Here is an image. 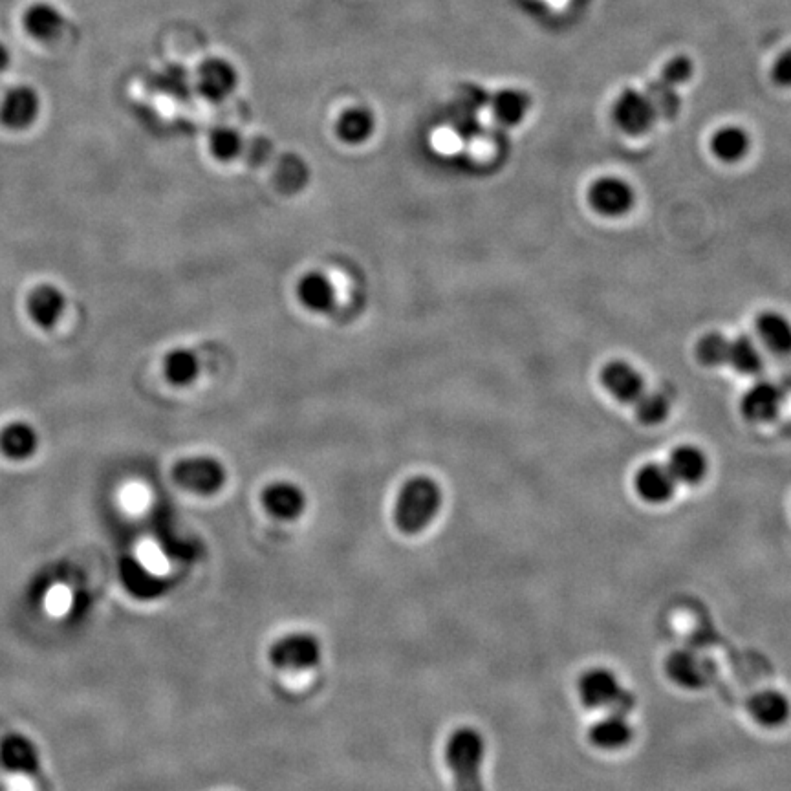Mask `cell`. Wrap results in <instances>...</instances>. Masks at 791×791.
I'll list each match as a JSON object with an SVG mask.
<instances>
[{
	"mask_svg": "<svg viewBox=\"0 0 791 791\" xmlns=\"http://www.w3.org/2000/svg\"><path fill=\"white\" fill-rule=\"evenodd\" d=\"M486 755V742L477 729L460 727L449 738L445 759L453 771L455 791H486L480 777L482 760Z\"/></svg>",
	"mask_w": 791,
	"mask_h": 791,
	"instance_id": "cell-1",
	"label": "cell"
},
{
	"mask_svg": "<svg viewBox=\"0 0 791 791\" xmlns=\"http://www.w3.org/2000/svg\"><path fill=\"white\" fill-rule=\"evenodd\" d=\"M442 504V491L438 484L427 477L409 480L401 489L394 519L403 533H420L433 521Z\"/></svg>",
	"mask_w": 791,
	"mask_h": 791,
	"instance_id": "cell-2",
	"label": "cell"
},
{
	"mask_svg": "<svg viewBox=\"0 0 791 791\" xmlns=\"http://www.w3.org/2000/svg\"><path fill=\"white\" fill-rule=\"evenodd\" d=\"M579 696L588 709H610L627 715L634 707V696L621 687L614 672L603 667L590 669L581 676Z\"/></svg>",
	"mask_w": 791,
	"mask_h": 791,
	"instance_id": "cell-3",
	"label": "cell"
},
{
	"mask_svg": "<svg viewBox=\"0 0 791 791\" xmlns=\"http://www.w3.org/2000/svg\"><path fill=\"white\" fill-rule=\"evenodd\" d=\"M693 72V61L685 55H678L665 65V68L661 70L660 77L643 90L647 94V98L651 99L654 110L658 114V120L660 118L663 120L676 118V114L680 110V96H678L676 88L687 83L693 77Z\"/></svg>",
	"mask_w": 791,
	"mask_h": 791,
	"instance_id": "cell-4",
	"label": "cell"
},
{
	"mask_svg": "<svg viewBox=\"0 0 791 791\" xmlns=\"http://www.w3.org/2000/svg\"><path fill=\"white\" fill-rule=\"evenodd\" d=\"M173 478L180 488L213 495L224 486L226 469L215 458H187L174 466Z\"/></svg>",
	"mask_w": 791,
	"mask_h": 791,
	"instance_id": "cell-5",
	"label": "cell"
},
{
	"mask_svg": "<svg viewBox=\"0 0 791 791\" xmlns=\"http://www.w3.org/2000/svg\"><path fill=\"white\" fill-rule=\"evenodd\" d=\"M612 118L621 131L627 132L630 136H640L649 132L658 120V114L645 92H640L636 88H627L616 99Z\"/></svg>",
	"mask_w": 791,
	"mask_h": 791,
	"instance_id": "cell-6",
	"label": "cell"
},
{
	"mask_svg": "<svg viewBox=\"0 0 791 791\" xmlns=\"http://www.w3.org/2000/svg\"><path fill=\"white\" fill-rule=\"evenodd\" d=\"M196 87L204 98L222 103L239 87V70L226 57H207L196 72Z\"/></svg>",
	"mask_w": 791,
	"mask_h": 791,
	"instance_id": "cell-7",
	"label": "cell"
},
{
	"mask_svg": "<svg viewBox=\"0 0 791 791\" xmlns=\"http://www.w3.org/2000/svg\"><path fill=\"white\" fill-rule=\"evenodd\" d=\"M319 643L308 634H292L273 645L270 660L282 671H306L319 661Z\"/></svg>",
	"mask_w": 791,
	"mask_h": 791,
	"instance_id": "cell-8",
	"label": "cell"
},
{
	"mask_svg": "<svg viewBox=\"0 0 791 791\" xmlns=\"http://www.w3.org/2000/svg\"><path fill=\"white\" fill-rule=\"evenodd\" d=\"M590 204L605 217H621L634 206V189L616 176L601 178L590 187Z\"/></svg>",
	"mask_w": 791,
	"mask_h": 791,
	"instance_id": "cell-9",
	"label": "cell"
},
{
	"mask_svg": "<svg viewBox=\"0 0 791 791\" xmlns=\"http://www.w3.org/2000/svg\"><path fill=\"white\" fill-rule=\"evenodd\" d=\"M41 110V99L32 87L11 88L0 105V121L13 131L32 127Z\"/></svg>",
	"mask_w": 791,
	"mask_h": 791,
	"instance_id": "cell-10",
	"label": "cell"
},
{
	"mask_svg": "<svg viewBox=\"0 0 791 791\" xmlns=\"http://www.w3.org/2000/svg\"><path fill=\"white\" fill-rule=\"evenodd\" d=\"M601 381L616 400L636 403L645 392V381L640 372L625 361H612L601 372Z\"/></svg>",
	"mask_w": 791,
	"mask_h": 791,
	"instance_id": "cell-11",
	"label": "cell"
},
{
	"mask_svg": "<svg viewBox=\"0 0 791 791\" xmlns=\"http://www.w3.org/2000/svg\"><path fill=\"white\" fill-rule=\"evenodd\" d=\"M667 674L672 682L680 685L683 689H700L704 687L711 671H709V663L698 656L696 652L687 651H674L671 656L667 658L665 663Z\"/></svg>",
	"mask_w": 791,
	"mask_h": 791,
	"instance_id": "cell-12",
	"label": "cell"
},
{
	"mask_svg": "<svg viewBox=\"0 0 791 791\" xmlns=\"http://www.w3.org/2000/svg\"><path fill=\"white\" fill-rule=\"evenodd\" d=\"M28 314L33 323L41 328H52L57 325L61 315L65 314V293L54 284H39L28 295Z\"/></svg>",
	"mask_w": 791,
	"mask_h": 791,
	"instance_id": "cell-13",
	"label": "cell"
},
{
	"mask_svg": "<svg viewBox=\"0 0 791 791\" xmlns=\"http://www.w3.org/2000/svg\"><path fill=\"white\" fill-rule=\"evenodd\" d=\"M782 401L784 394L781 389L770 381H762L746 392L742 400V412L751 422H770L781 412Z\"/></svg>",
	"mask_w": 791,
	"mask_h": 791,
	"instance_id": "cell-14",
	"label": "cell"
},
{
	"mask_svg": "<svg viewBox=\"0 0 791 791\" xmlns=\"http://www.w3.org/2000/svg\"><path fill=\"white\" fill-rule=\"evenodd\" d=\"M65 15L54 4L35 2L22 15L24 30L37 41H54L65 28Z\"/></svg>",
	"mask_w": 791,
	"mask_h": 791,
	"instance_id": "cell-15",
	"label": "cell"
},
{
	"mask_svg": "<svg viewBox=\"0 0 791 791\" xmlns=\"http://www.w3.org/2000/svg\"><path fill=\"white\" fill-rule=\"evenodd\" d=\"M749 715L764 727H779L788 722L791 713L790 700L773 689L753 694L748 704Z\"/></svg>",
	"mask_w": 791,
	"mask_h": 791,
	"instance_id": "cell-16",
	"label": "cell"
},
{
	"mask_svg": "<svg viewBox=\"0 0 791 791\" xmlns=\"http://www.w3.org/2000/svg\"><path fill=\"white\" fill-rule=\"evenodd\" d=\"M632 737H634V729L630 726L627 715L616 713V711L597 720L590 729L592 744L596 748L605 749V751H616V749L629 746Z\"/></svg>",
	"mask_w": 791,
	"mask_h": 791,
	"instance_id": "cell-17",
	"label": "cell"
},
{
	"mask_svg": "<svg viewBox=\"0 0 791 791\" xmlns=\"http://www.w3.org/2000/svg\"><path fill=\"white\" fill-rule=\"evenodd\" d=\"M376 131V116L369 107L356 105L343 110L337 118L336 134L339 140L348 145H361L372 138Z\"/></svg>",
	"mask_w": 791,
	"mask_h": 791,
	"instance_id": "cell-18",
	"label": "cell"
},
{
	"mask_svg": "<svg viewBox=\"0 0 791 791\" xmlns=\"http://www.w3.org/2000/svg\"><path fill=\"white\" fill-rule=\"evenodd\" d=\"M262 502L273 517L284 521L297 519L303 513L306 504L303 491L290 482L271 484L270 488H266L262 493Z\"/></svg>",
	"mask_w": 791,
	"mask_h": 791,
	"instance_id": "cell-19",
	"label": "cell"
},
{
	"mask_svg": "<svg viewBox=\"0 0 791 791\" xmlns=\"http://www.w3.org/2000/svg\"><path fill=\"white\" fill-rule=\"evenodd\" d=\"M676 489V480L669 467L660 464H647L636 475V491L640 497L651 504H661L671 499Z\"/></svg>",
	"mask_w": 791,
	"mask_h": 791,
	"instance_id": "cell-20",
	"label": "cell"
},
{
	"mask_svg": "<svg viewBox=\"0 0 791 791\" xmlns=\"http://www.w3.org/2000/svg\"><path fill=\"white\" fill-rule=\"evenodd\" d=\"M667 467L676 482L694 486L707 475V458L694 445H680L672 451Z\"/></svg>",
	"mask_w": 791,
	"mask_h": 791,
	"instance_id": "cell-21",
	"label": "cell"
},
{
	"mask_svg": "<svg viewBox=\"0 0 791 791\" xmlns=\"http://www.w3.org/2000/svg\"><path fill=\"white\" fill-rule=\"evenodd\" d=\"M39 447V436L32 423L11 422L0 431V449L13 460H26Z\"/></svg>",
	"mask_w": 791,
	"mask_h": 791,
	"instance_id": "cell-22",
	"label": "cell"
},
{
	"mask_svg": "<svg viewBox=\"0 0 791 791\" xmlns=\"http://www.w3.org/2000/svg\"><path fill=\"white\" fill-rule=\"evenodd\" d=\"M301 303L312 312H330L336 304V288L323 273H308L297 286Z\"/></svg>",
	"mask_w": 791,
	"mask_h": 791,
	"instance_id": "cell-23",
	"label": "cell"
},
{
	"mask_svg": "<svg viewBox=\"0 0 791 791\" xmlns=\"http://www.w3.org/2000/svg\"><path fill=\"white\" fill-rule=\"evenodd\" d=\"M491 109L502 125L515 127L522 123L526 114L530 112L531 98L524 90L504 88L491 99Z\"/></svg>",
	"mask_w": 791,
	"mask_h": 791,
	"instance_id": "cell-24",
	"label": "cell"
},
{
	"mask_svg": "<svg viewBox=\"0 0 791 791\" xmlns=\"http://www.w3.org/2000/svg\"><path fill=\"white\" fill-rule=\"evenodd\" d=\"M757 332L766 347L775 354H790L791 323L784 315L766 312L757 319Z\"/></svg>",
	"mask_w": 791,
	"mask_h": 791,
	"instance_id": "cell-25",
	"label": "cell"
},
{
	"mask_svg": "<svg viewBox=\"0 0 791 791\" xmlns=\"http://www.w3.org/2000/svg\"><path fill=\"white\" fill-rule=\"evenodd\" d=\"M711 149L715 152L716 158L722 162L733 163L742 160L749 151L748 132L740 127H722L715 132L711 140Z\"/></svg>",
	"mask_w": 791,
	"mask_h": 791,
	"instance_id": "cell-26",
	"label": "cell"
},
{
	"mask_svg": "<svg viewBox=\"0 0 791 791\" xmlns=\"http://www.w3.org/2000/svg\"><path fill=\"white\" fill-rule=\"evenodd\" d=\"M727 365H731L733 369L742 372V374H757L762 370L764 359H762L759 347L755 345V341L751 337L738 336L731 339Z\"/></svg>",
	"mask_w": 791,
	"mask_h": 791,
	"instance_id": "cell-27",
	"label": "cell"
},
{
	"mask_svg": "<svg viewBox=\"0 0 791 791\" xmlns=\"http://www.w3.org/2000/svg\"><path fill=\"white\" fill-rule=\"evenodd\" d=\"M200 374V363L191 350H173L165 358V376L174 385H191Z\"/></svg>",
	"mask_w": 791,
	"mask_h": 791,
	"instance_id": "cell-28",
	"label": "cell"
},
{
	"mask_svg": "<svg viewBox=\"0 0 791 791\" xmlns=\"http://www.w3.org/2000/svg\"><path fill=\"white\" fill-rule=\"evenodd\" d=\"M209 149L220 162H231V160L239 158L240 152L244 149V141H242L239 131H235L231 127H220V129L211 132Z\"/></svg>",
	"mask_w": 791,
	"mask_h": 791,
	"instance_id": "cell-29",
	"label": "cell"
},
{
	"mask_svg": "<svg viewBox=\"0 0 791 791\" xmlns=\"http://www.w3.org/2000/svg\"><path fill=\"white\" fill-rule=\"evenodd\" d=\"M729 347H731V339H727L724 334L713 332L700 339L696 354L705 367H722L729 361Z\"/></svg>",
	"mask_w": 791,
	"mask_h": 791,
	"instance_id": "cell-30",
	"label": "cell"
},
{
	"mask_svg": "<svg viewBox=\"0 0 791 791\" xmlns=\"http://www.w3.org/2000/svg\"><path fill=\"white\" fill-rule=\"evenodd\" d=\"M636 412L641 422L658 425L671 412V400L663 392H643L636 401Z\"/></svg>",
	"mask_w": 791,
	"mask_h": 791,
	"instance_id": "cell-31",
	"label": "cell"
},
{
	"mask_svg": "<svg viewBox=\"0 0 791 791\" xmlns=\"http://www.w3.org/2000/svg\"><path fill=\"white\" fill-rule=\"evenodd\" d=\"M4 759L6 762L13 766V768H17L19 771L28 770V768H33L35 766V751H33L32 746L28 744V742H24L21 738H15V740H11L10 744L6 746L4 749Z\"/></svg>",
	"mask_w": 791,
	"mask_h": 791,
	"instance_id": "cell-32",
	"label": "cell"
},
{
	"mask_svg": "<svg viewBox=\"0 0 791 791\" xmlns=\"http://www.w3.org/2000/svg\"><path fill=\"white\" fill-rule=\"evenodd\" d=\"M46 612L54 618H63L72 608V590L66 585H54L46 592Z\"/></svg>",
	"mask_w": 791,
	"mask_h": 791,
	"instance_id": "cell-33",
	"label": "cell"
},
{
	"mask_svg": "<svg viewBox=\"0 0 791 791\" xmlns=\"http://www.w3.org/2000/svg\"><path fill=\"white\" fill-rule=\"evenodd\" d=\"M771 79L779 87H791V48L775 61L771 68Z\"/></svg>",
	"mask_w": 791,
	"mask_h": 791,
	"instance_id": "cell-34",
	"label": "cell"
},
{
	"mask_svg": "<svg viewBox=\"0 0 791 791\" xmlns=\"http://www.w3.org/2000/svg\"><path fill=\"white\" fill-rule=\"evenodd\" d=\"M8 791H33V784L30 777L22 771H17L10 775L8 779Z\"/></svg>",
	"mask_w": 791,
	"mask_h": 791,
	"instance_id": "cell-35",
	"label": "cell"
},
{
	"mask_svg": "<svg viewBox=\"0 0 791 791\" xmlns=\"http://www.w3.org/2000/svg\"><path fill=\"white\" fill-rule=\"evenodd\" d=\"M10 61V50H8L4 44L0 43V72H2V70H6V68L10 66Z\"/></svg>",
	"mask_w": 791,
	"mask_h": 791,
	"instance_id": "cell-36",
	"label": "cell"
}]
</instances>
